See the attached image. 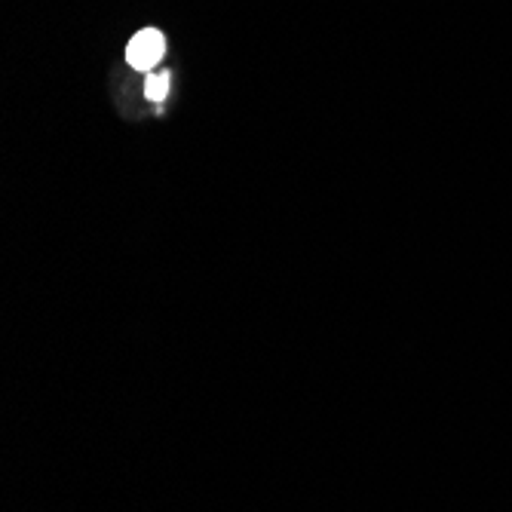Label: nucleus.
<instances>
[{
    "label": "nucleus",
    "instance_id": "obj_2",
    "mask_svg": "<svg viewBox=\"0 0 512 512\" xmlns=\"http://www.w3.org/2000/svg\"><path fill=\"white\" fill-rule=\"evenodd\" d=\"M169 92V74H151L148 83H145V96L151 102H163Z\"/></svg>",
    "mask_w": 512,
    "mask_h": 512
},
{
    "label": "nucleus",
    "instance_id": "obj_1",
    "mask_svg": "<svg viewBox=\"0 0 512 512\" xmlns=\"http://www.w3.org/2000/svg\"><path fill=\"white\" fill-rule=\"evenodd\" d=\"M163 56H166V37L154 28L138 31L126 46V62L135 71H151Z\"/></svg>",
    "mask_w": 512,
    "mask_h": 512
}]
</instances>
